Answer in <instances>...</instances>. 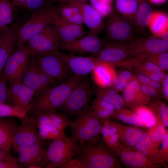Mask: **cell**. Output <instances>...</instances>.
Wrapping results in <instances>:
<instances>
[{"label":"cell","instance_id":"1","mask_svg":"<svg viewBox=\"0 0 168 168\" xmlns=\"http://www.w3.org/2000/svg\"><path fill=\"white\" fill-rule=\"evenodd\" d=\"M75 158L82 168H120L118 156L109 149L99 137L79 142Z\"/></svg>","mask_w":168,"mask_h":168},{"label":"cell","instance_id":"2","mask_svg":"<svg viewBox=\"0 0 168 168\" xmlns=\"http://www.w3.org/2000/svg\"><path fill=\"white\" fill-rule=\"evenodd\" d=\"M85 77L73 76L67 81L55 86L39 95L35 96L28 113H47L58 109Z\"/></svg>","mask_w":168,"mask_h":168},{"label":"cell","instance_id":"3","mask_svg":"<svg viewBox=\"0 0 168 168\" xmlns=\"http://www.w3.org/2000/svg\"><path fill=\"white\" fill-rule=\"evenodd\" d=\"M92 83L88 75L73 90L58 112L68 118H76L89 107L93 93Z\"/></svg>","mask_w":168,"mask_h":168},{"label":"cell","instance_id":"4","mask_svg":"<svg viewBox=\"0 0 168 168\" xmlns=\"http://www.w3.org/2000/svg\"><path fill=\"white\" fill-rule=\"evenodd\" d=\"M51 141L46 149L44 168H62L75 155L79 142L72 135Z\"/></svg>","mask_w":168,"mask_h":168},{"label":"cell","instance_id":"5","mask_svg":"<svg viewBox=\"0 0 168 168\" xmlns=\"http://www.w3.org/2000/svg\"><path fill=\"white\" fill-rule=\"evenodd\" d=\"M104 122L89 107L72 121L70 126L72 135L79 142H85L99 137Z\"/></svg>","mask_w":168,"mask_h":168},{"label":"cell","instance_id":"6","mask_svg":"<svg viewBox=\"0 0 168 168\" xmlns=\"http://www.w3.org/2000/svg\"><path fill=\"white\" fill-rule=\"evenodd\" d=\"M105 28L110 41L130 45L136 38L133 22L114 11L109 15Z\"/></svg>","mask_w":168,"mask_h":168},{"label":"cell","instance_id":"7","mask_svg":"<svg viewBox=\"0 0 168 168\" xmlns=\"http://www.w3.org/2000/svg\"><path fill=\"white\" fill-rule=\"evenodd\" d=\"M53 7L32 13L29 19L19 30L16 46L26 45L33 37L53 24Z\"/></svg>","mask_w":168,"mask_h":168},{"label":"cell","instance_id":"8","mask_svg":"<svg viewBox=\"0 0 168 168\" xmlns=\"http://www.w3.org/2000/svg\"><path fill=\"white\" fill-rule=\"evenodd\" d=\"M30 57V52L26 45L18 46L14 49L3 70L9 85L21 81Z\"/></svg>","mask_w":168,"mask_h":168},{"label":"cell","instance_id":"9","mask_svg":"<svg viewBox=\"0 0 168 168\" xmlns=\"http://www.w3.org/2000/svg\"><path fill=\"white\" fill-rule=\"evenodd\" d=\"M60 41L53 24L32 38L26 45L31 57L41 56L58 51Z\"/></svg>","mask_w":168,"mask_h":168},{"label":"cell","instance_id":"10","mask_svg":"<svg viewBox=\"0 0 168 168\" xmlns=\"http://www.w3.org/2000/svg\"><path fill=\"white\" fill-rule=\"evenodd\" d=\"M32 57L57 85L73 76L68 67L55 52Z\"/></svg>","mask_w":168,"mask_h":168},{"label":"cell","instance_id":"11","mask_svg":"<svg viewBox=\"0 0 168 168\" xmlns=\"http://www.w3.org/2000/svg\"><path fill=\"white\" fill-rule=\"evenodd\" d=\"M105 41L98 36L88 35L82 36L71 42L59 43V49L69 52L73 55H82L91 53L93 55L97 54L106 44Z\"/></svg>","mask_w":168,"mask_h":168},{"label":"cell","instance_id":"12","mask_svg":"<svg viewBox=\"0 0 168 168\" xmlns=\"http://www.w3.org/2000/svg\"><path fill=\"white\" fill-rule=\"evenodd\" d=\"M131 45L110 41L93 57L114 66L117 65L132 56Z\"/></svg>","mask_w":168,"mask_h":168},{"label":"cell","instance_id":"13","mask_svg":"<svg viewBox=\"0 0 168 168\" xmlns=\"http://www.w3.org/2000/svg\"><path fill=\"white\" fill-rule=\"evenodd\" d=\"M53 24L60 43H68L83 36L85 32L82 25L71 23L60 16L53 7Z\"/></svg>","mask_w":168,"mask_h":168},{"label":"cell","instance_id":"14","mask_svg":"<svg viewBox=\"0 0 168 168\" xmlns=\"http://www.w3.org/2000/svg\"><path fill=\"white\" fill-rule=\"evenodd\" d=\"M132 56L145 58L150 55L167 52L168 44L154 37L136 38L131 45Z\"/></svg>","mask_w":168,"mask_h":168},{"label":"cell","instance_id":"15","mask_svg":"<svg viewBox=\"0 0 168 168\" xmlns=\"http://www.w3.org/2000/svg\"><path fill=\"white\" fill-rule=\"evenodd\" d=\"M68 67L73 76L85 77L92 72L98 60L94 57L77 56L58 51L55 52Z\"/></svg>","mask_w":168,"mask_h":168},{"label":"cell","instance_id":"16","mask_svg":"<svg viewBox=\"0 0 168 168\" xmlns=\"http://www.w3.org/2000/svg\"><path fill=\"white\" fill-rule=\"evenodd\" d=\"M22 119L16 128L13 138L12 146L15 150L20 147L43 142L37 127L27 117Z\"/></svg>","mask_w":168,"mask_h":168},{"label":"cell","instance_id":"17","mask_svg":"<svg viewBox=\"0 0 168 168\" xmlns=\"http://www.w3.org/2000/svg\"><path fill=\"white\" fill-rule=\"evenodd\" d=\"M21 26L18 23H12L0 33V73L15 49Z\"/></svg>","mask_w":168,"mask_h":168},{"label":"cell","instance_id":"18","mask_svg":"<svg viewBox=\"0 0 168 168\" xmlns=\"http://www.w3.org/2000/svg\"><path fill=\"white\" fill-rule=\"evenodd\" d=\"M44 143L40 142L20 147L16 151L18 154L17 158L22 167L32 164L40 165L44 167L46 149Z\"/></svg>","mask_w":168,"mask_h":168},{"label":"cell","instance_id":"19","mask_svg":"<svg viewBox=\"0 0 168 168\" xmlns=\"http://www.w3.org/2000/svg\"><path fill=\"white\" fill-rule=\"evenodd\" d=\"M35 96L34 92L21 81L9 86L10 104L23 110L27 114Z\"/></svg>","mask_w":168,"mask_h":168},{"label":"cell","instance_id":"20","mask_svg":"<svg viewBox=\"0 0 168 168\" xmlns=\"http://www.w3.org/2000/svg\"><path fill=\"white\" fill-rule=\"evenodd\" d=\"M118 156L121 162L129 168H159L161 167L153 163L139 152L124 147Z\"/></svg>","mask_w":168,"mask_h":168},{"label":"cell","instance_id":"21","mask_svg":"<svg viewBox=\"0 0 168 168\" xmlns=\"http://www.w3.org/2000/svg\"><path fill=\"white\" fill-rule=\"evenodd\" d=\"M123 98L127 105L131 108L136 105H146L151 99L143 93L141 84L136 76L133 77L123 90Z\"/></svg>","mask_w":168,"mask_h":168},{"label":"cell","instance_id":"22","mask_svg":"<svg viewBox=\"0 0 168 168\" xmlns=\"http://www.w3.org/2000/svg\"><path fill=\"white\" fill-rule=\"evenodd\" d=\"M111 122L116 129L122 144L125 147L135 150L136 144L146 130L136 126L123 125L114 121Z\"/></svg>","mask_w":168,"mask_h":168},{"label":"cell","instance_id":"23","mask_svg":"<svg viewBox=\"0 0 168 168\" xmlns=\"http://www.w3.org/2000/svg\"><path fill=\"white\" fill-rule=\"evenodd\" d=\"M21 82L34 92L35 96L44 92L41 85L40 68L32 57L30 58Z\"/></svg>","mask_w":168,"mask_h":168},{"label":"cell","instance_id":"24","mask_svg":"<svg viewBox=\"0 0 168 168\" xmlns=\"http://www.w3.org/2000/svg\"><path fill=\"white\" fill-rule=\"evenodd\" d=\"M83 24L89 29V34L97 36L105 27L103 17L91 4L84 3L82 8Z\"/></svg>","mask_w":168,"mask_h":168},{"label":"cell","instance_id":"25","mask_svg":"<svg viewBox=\"0 0 168 168\" xmlns=\"http://www.w3.org/2000/svg\"><path fill=\"white\" fill-rule=\"evenodd\" d=\"M114 66L98 60L92 71L93 77L96 83L100 87H110L116 75Z\"/></svg>","mask_w":168,"mask_h":168},{"label":"cell","instance_id":"26","mask_svg":"<svg viewBox=\"0 0 168 168\" xmlns=\"http://www.w3.org/2000/svg\"><path fill=\"white\" fill-rule=\"evenodd\" d=\"M138 7L133 21L135 32L144 35L153 11L147 0H137Z\"/></svg>","mask_w":168,"mask_h":168},{"label":"cell","instance_id":"27","mask_svg":"<svg viewBox=\"0 0 168 168\" xmlns=\"http://www.w3.org/2000/svg\"><path fill=\"white\" fill-rule=\"evenodd\" d=\"M17 125L13 120L0 117V149L9 152Z\"/></svg>","mask_w":168,"mask_h":168},{"label":"cell","instance_id":"28","mask_svg":"<svg viewBox=\"0 0 168 168\" xmlns=\"http://www.w3.org/2000/svg\"><path fill=\"white\" fill-rule=\"evenodd\" d=\"M135 150L141 152L155 164L158 165L157 156L160 148L152 142L146 130L135 146Z\"/></svg>","mask_w":168,"mask_h":168},{"label":"cell","instance_id":"29","mask_svg":"<svg viewBox=\"0 0 168 168\" xmlns=\"http://www.w3.org/2000/svg\"><path fill=\"white\" fill-rule=\"evenodd\" d=\"M148 27L153 37H160L168 31V16L165 13L160 11L153 12Z\"/></svg>","mask_w":168,"mask_h":168},{"label":"cell","instance_id":"30","mask_svg":"<svg viewBox=\"0 0 168 168\" xmlns=\"http://www.w3.org/2000/svg\"><path fill=\"white\" fill-rule=\"evenodd\" d=\"M111 87H100L96 93V98L105 100L113 105L116 110L127 106L123 98Z\"/></svg>","mask_w":168,"mask_h":168},{"label":"cell","instance_id":"31","mask_svg":"<svg viewBox=\"0 0 168 168\" xmlns=\"http://www.w3.org/2000/svg\"><path fill=\"white\" fill-rule=\"evenodd\" d=\"M91 109L98 118L104 121L110 119L116 110L112 104L96 98L92 102Z\"/></svg>","mask_w":168,"mask_h":168},{"label":"cell","instance_id":"32","mask_svg":"<svg viewBox=\"0 0 168 168\" xmlns=\"http://www.w3.org/2000/svg\"><path fill=\"white\" fill-rule=\"evenodd\" d=\"M112 118L130 125L146 128L138 115L132 110L123 108L116 110L112 115Z\"/></svg>","mask_w":168,"mask_h":168},{"label":"cell","instance_id":"33","mask_svg":"<svg viewBox=\"0 0 168 168\" xmlns=\"http://www.w3.org/2000/svg\"><path fill=\"white\" fill-rule=\"evenodd\" d=\"M14 7L9 0H0V33L12 23Z\"/></svg>","mask_w":168,"mask_h":168},{"label":"cell","instance_id":"34","mask_svg":"<svg viewBox=\"0 0 168 168\" xmlns=\"http://www.w3.org/2000/svg\"><path fill=\"white\" fill-rule=\"evenodd\" d=\"M115 6L119 13L133 22L137 11V0H116Z\"/></svg>","mask_w":168,"mask_h":168},{"label":"cell","instance_id":"35","mask_svg":"<svg viewBox=\"0 0 168 168\" xmlns=\"http://www.w3.org/2000/svg\"><path fill=\"white\" fill-rule=\"evenodd\" d=\"M156 118V122L153 126L148 128L147 130L149 137L153 143L160 148L162 139L168 130L163 124L159 114L154 112Z\"/></svg>","mask_w":168,"mask_h":168},{"label":"cell","instance_id":"36","mask_svg":"<svg viewBox=\"0 0 168 168\" xmlns=\"http://www.w3.org/2000/svg\"><path fill=\"white\" fill-rule=\"evenodd\" d=\"M132 109L138 115L146 128L151 127L156 124V115L149 107L146 105H136L133 107Z\"/></svg>","mask_w":168,"mask_h":168},{"label":"cell","instance_id":"37","mask_svg":"<svg viewBox=\"0 0 168 168\" xmlns=\"http://www.w3.org/2000/svg\"><path fill=\"white\" fill-rule=\"evenodd\" d=\"M37 129L39 136L43 141H52L67 137L64 130L51 125L40 126Z\"/></svg>","mask_w":168,"mask_h":168},{"label":"cell","instance_id":"38","mask_svg":"<svg viewBox=\"0 0 168 168\" xmlns=\"http://www.w3.org/2000/svg\"><path fill=\"white\" fill-rule=\"evenodd\" d=\"M27 113L23 110L7 104H0V117H13L21 119L26 118Z\"/></svg>","mask_w":168,"mask_h":168},{"label":"cell","instance_id":"39","mask_svg":"<svg viewBox=\"0 0 168 168\" xmlns=\"http://www.w3.org/2000/svg\"><path fill=\"white\" fill-rule=\"evenodd\" d=\"M51 120L52 126L63 130L70 126L72 121L65 115L56 111L47 113Z\"/></svg>","mask_w":168,"mask_h":168},{"label":"cell","instance_id":"40","mask_svg":"<svg viewBox=\"0 0 168 168\" xmlns=\"http://www.w3.org/2000/svg\"><path fill=\"white\" fill-rule=\"evenodd\" d=\"M91 5L102 16H109L113 11V0H89Z\"/></svg>","mask_w":168,"mask_h":168},{"label":"cell","instance_id":"41","mask_svg":"<svg viewBox=\"0 0 168 168\" xmlns=\"http://www.w3.org/2000/svg\"><path fill=\"white\" fill-rule=\"evenodd\" d=\"M57 0H26V9L31 13L51 8Z\"/></svg>","mask_w":168,"mask_h":168},{"label":"cell","instance_id":"42","mask_svg":"<svg viewBox=\"0 0 168 168\" xmlns=\"http://www.w3.org/2000/svg\"><path fill=\"white\" fill-rule=\"evenodd\" d=\"M161 145L157 156V163L161 166L166 167L168 162V131L163 137Z\"/></svg>","mask_w":168,"mask_h":168},{"label":"cell","instance_id":"43","mask_svg":"<svg viewBox=\"0 0 168 168\" xmlns=\"http://www.w3.org/2000/svg\"><path fill=\"white\" fill-rule=\"evenodd\" d=\"M27 118L37 128L41 125L52 126L50 118L47 113L35 112L31 113L30 117Z\"/></svg>","mask_w":168,"mask_h":168},{"label":"cell","instance_id":"44","mask_svg":"<svg viewBox=\"0 0 168 168\" xmlns=\"http://www.w3.org/2000/svg\"><path fill=\"white\" fill-rule=\"evenodd\" d=\"M102 141L107 147L117 156L124 147L120 142L117 133Z\"/></svg>","mask_w":168,"mask_h":168},{"label":"cell","instance_id":"45","mask_svg":"<svg viewBox=\"0 0 168 168\" xmlns=\"http://www.w3.org/2000/svg\"><path fill=\"white\" fill-rule=\"evenodd\" d=\"M155 63L165 71L168 68V53L167 52L153 54L145 58Z\"/></svg>","mask_w":168,"mask_h":168},{"label":"cell","instance_id":"46","mask_svg":"<svg viewBox=\"0 0 168 168\" xmlns=\"http://www.w3.org/2000/svg\"><path fill=\"white\" fill-rule=\"evenodd\" d=\"M2 70L0 73V104H10L9 100V86Z\"/></svg>","mask_w":168,"mask_h":168},{"label":"cell","instance_id":"47","mask_svg":"<svg viewBox=\"0 0 168 168\" xmlns=\"http://www.w3.org/2000/svg\"><path fill=\"white\" fill-rule=\"evenodd\" d=\"M150 108L160 115L162 122L166 128L168 127V108L162 102L154 103L151 105Z\"/></svg>","mask_w":168,"mask_h":168},{"label":"cell","instance_id":"48","mask_svg":"<svg viewBox=\"0 0 168 168\" xmlns=\"http://www.w3.org/2000/svg\"><path fill=\"white\" fill-rule=\"evenodd\" d=\"M22 168L19 164L17 158L10 154L5 159L0 161V168Z\"/></svg>","mask_w":168,"mask_h":168},{"label":"cell","instance_id":"49","mask_svg":"<svg viewBox=\"0 0 168 168\" xmlns=\"http://www.w3.org/2000/svg\"><path fill=\"white\" fill-rule=\"evenodd\" d=\"M128 82L117 74L110 87L117 92L123 91Z\"/></svg>","mask_w":168,"mask_h":168},{"label":"cell","instance_id":"50","mask_svg":"<svg viewBox=\"0 0 168 168\" xmlns=\"http://www.w3.org/2000/svg\"><path fill=\"white\" fill-rule=\"evenodd\" d=\"M64 19L69 22L75 24L82 25L83 24L82 12L74 14Z\"/></svg>","mask_w":168,"mask_h":168},{"label":"cell","instance_id":"51","mask_svg":"<svg viewBox=\"0 0 168 168\" xmlns=\"http://www.w3.org/2000/svg\"><path fill=\"white\" fill-rule=\"evenodd\" d=\"M62 168H82L80 161L77 159L73 158L68 162Z\"/></svg>","mask_w":168,"mask_h":168},{"label":"cell","instance_id":"52","mask_svg":"<svg viewBox=\"0 0 168 168\" xmlns=\"http://www.w3.org/2000/svg\"><path fill=\"white\" fill-rule=\"evenodd\" d=\"M140 84L149 85L151 80L146 75L141 73H139L136 77Z\"/></svg>","mask_w":168,"mask_h":168},{"label":"cell","instance_id":"53","mask_svg":"<svg viewBox=\"0 0 168 168\" xmlns=\"http://www.w3.org/2000/svg\"><path fill=\"white\" fill-rule=\"evenodd\" d=\"M163 91L165 98L168 99V75L166 74L162 82Z\"/></svg>","mask_w":168,"mask_h":168},{"label":"cell","instance_id":"54","mask_svg":"<svg viewBox=\"0 0 168 168\" xmlns=\"http://www.w3.org/2000/svg\"><path fill=\"white\" fill-rule=\"evenodd\" d=\"M159 93V92L157 91L155 89L148 85L146 90L145 95L149 96L151 98L156 97Z\"/></svg>","mask_w":168,"mask_h":168},{"label":"cell","instance_id":"55","mask_svg":"<svg viewBox=\"0 0 168 168\" xmlns=\"http://www.w3.org/2000/svg\"><path fill=\"white\" fill-rule=\"evenodd\" d=\"M142 73L145 74L151 80L159 82H162L156 73L144 71Z\"/></svg>","mask_w":168,"mask_h":168},{"label":"cell","instance_id":"56","mask_svg":"<svg viewBox=\"0 0 168 168\" xmlns=\"http://www.w3.org/2000/svg\"><path fill=\"white\" fill-rule=\"evenodd\" d=\"M26 0H12L11 2L14 6L22 7L26 8Z\"/></svg>","mask_w":168,"mask_h":168},{"label":"cell","instance_id":"57","mask_svg":"<svg viewBox=\"0 0 168 168\" xmlns=\"http://www.w3.org/2000/svg\"><path fill=\"white\" fill-rule=\"evenodd\" d=\"M149 85L155 89L159 92L161 90V86L160 82L151 80Z\"/></svg>","mask_w":168,"mask_h":168},{"label":"cell","instance_id":"58","mask_svg":"<svg viewBox=\"0 0 168 168\" xmlns=\"http://www.w3.org/2000/svg\"><path fill=\"white\" fill-rule=\"evenodd\" d=\"M10 155L9 152H7L0 149V161L6 158Z\"/></svg>","mask_w":168,"mask_h":168},{"label":"cell","instance_id":"59","mask_svg":"<svg viewBox=\"0 0 168 168\" xmlns=\"http://www.w3.org/2000/svg\"><path fill=\"white\" fill-rule=\"evenodd\" d=\"M159 38L161 40L168 44V31L164 33Z\"/></svg>","mask_w":168,"mask_h":168},{"label":"cell","instance_id":"60","mask_svg":"<svg viewBox=\"0 0 168 168\" xmlns=\"http://www.w3.org/2000/svg\"><path fill=\"white\" fill-rule=\"evenodd\" d=\"M151 3L154 4L159 5L165 3L167 0H147Z\"/></svg>","mask_w":168,"mask_h":168},{"label":"cell","instance_id":"61","mask_svg":"<svg viewBox=\"0 0 168 168\" xmlns=\"http://www.w3.org/2000/svg\"><path fill=\"white\" fill-rule=\"evenodd\" d=\"M156 74L160 79L162 82L163 80L166 75L164 72V71H162L158 72L156 73Z\"/></svg>","mask_w":168,"mask_h":168},{"label":"cell","instance_id":"62","mask_svg":"<svg viewBox=\"0 0 168 168\" xmlns=\"http://www.w3.org/2000/svg\"><path fill=\"white\" fill-rule=\"evenodd\" d=\"M27 168H41L43 167L41 165L38 164H32L27 165L25 167Z\"/></svg>","mask_w":168,"mask_h":168},{"label":"cell","instance_id":"63","mask_svg":"<svg viewBox=\"0 0 168 168\" xmlns=\"http://www.w3.org/2000/svg\"><path fill=\"white\" fill-rule=\"evenodd\" d=\"M77 0L79 2H86L87 1L89 0Z\"/></svg>","mask_w":168,"mask_h":168},{"label":"cell","instance_id":"64","mask_svg":"<svg viewBox=\"0 0 168 168\" xmlns=\"http://www.w3.org/2000/svg\"><path fill=\"white\" fill-rule=\"evenodd\" d=\"M66 0H57V1L60 2H63L64 1Z\"/></svg>","mask_w":168,"mask_h":168}]
</instances>
